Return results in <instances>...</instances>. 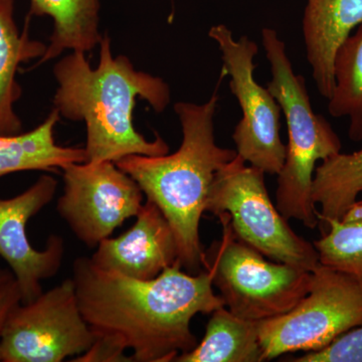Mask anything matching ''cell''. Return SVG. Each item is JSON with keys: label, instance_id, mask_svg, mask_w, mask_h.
<instances>
[{"label": "cell", "instance_id": "obj_1", "mask_svg": "<svg viewBox=\"0 0 362 362\" xmlns=\"http://www.w3.org/2000/svg\"><path fill=\"white\" fill-rule=\"evenodd\" d=\"M78 307L98 339L125 352L132 361L171 362L197 346L190 321L225 306L214 294L211 272L182 271L180 262L151 280L99 268L90 258L74 262Z\"/></svg>", "mask_w": 362, "mask_h": 362}, {"label": "cell", "instance_id": "obj_2", "mask_svg": "<svg viewBox=\"0 0 362 362\" xmlns=\"http://www.w3.org/2000/svg\"><path fill=\"white\" fill-rule=\"evenodd\" d=\"M100 63L92 69L85 52H73L54 66L59 89L54 108L59 115L84 121L88 162H116L129 156H162L168 143L156 133L147 141L133 125L137 98L157 113L170 103V89L161 78L136 71L127 57L114 58L107 35L100 42Z\"/></svg>", "mask_w": 362, "mask_h": 362}, {"label": "cell", "instance_id": "obj_3", "mask_svg": "<svg viewBox=\"0 0 362 362\" xmlns=\"http://www.w3.org/2000/svg\"><path fill=\"white\" fill-rule=\"evenodd\" d=\"M218 103L214 92L204 104L175 105L182 128V142L175 153L129 156L116 162L168 221L177 243L178 261L189 274L206 270L199 223L214 176L238 156L235 150L216 144L214 118Z\"/></svg>", "mask_w": 362, "mask_h": 362}, {"label": "cell", "instance_id": "obj_4", "mask_svg": "<svg viewBox=\"0 0 362 362\" xmlns=\"http://www.w3.org/2000/svg\"><path fill=\"white\" fill-rule=\"evenodd\" d=\"M262 45L271 66L268 89L280 105L287 124L284 165L278 175L276 206L286 220H298L308 228L319 225L312 199L318 161L341 152L339 136L325 117L312 109L306 83L293 69L286 45L274 28L262 30Z\"/></svg>", "mask_w": 362, "mask_h": 362}, {"label": "cell", "instance_id": "obj_5", "mask_svg": "<svg viewBox=\"0 0 362 362\" xmlns=\"http://www.w3.org/2000/svg\"><path fill=\"white\" fill-rule=\"evenodd\" d=\"M223 237L206 252L223 304L240 318L261 321L292 310L311 286L310 271L270 262L261 252L238 239L225 214L218 216Z\"/></svg>", "mask_w": 362, "mask_h": 362}, {"label": "cell", "instance_id": "obj_6", "mask_svg": "<svg viewBox=\"0 0 362 362\" xmlns=\"http://www.w3.org/2000/svg\"><path fill=\"white\" fill-rule=\"evenodd\" d=\"M261 169L237 156L214 176L206 211L225 214L238 239L267 258L313 271L319 255L274 206Z\"/></svg>", "mask_w": 362, "mask_h": 362}, {"label": "cell", "instance_id": "obj_7", "mask_svg": "<svg viewBox=\"0 0 362 362\" xmlns=\"http://www.w3.org/2000/svg\"><path fill=\"white\" fill-rule=\"evenodd\" d=\"M306 295L289 312L258 321L264 361L289 352L318 351L362 325V290L349 276L321 265Z\"/></svg>", "mask_w": 362, "mask_h": 362}, {"label": "cell", "instance_id": "obj_8", "mask_svg": "<svg viewBox=\"0 0 362 362\" xmlns=\"http://www.w3.org/2000/svg\"><path fill=\"white\" fill-rule=\"evenodd\" d=\"M209 37L220 49L221 78L230 77V92L242 110V119L233 133L235 151L250 165L278 175L286 157V145L280 137L282 110L268 88L255 80L258 45L247 35L235 40L225 25L211 26Z\"/></svg>", "mask_w": 362, "mask_h": 362}, {"label": "cell", "instance_id": "obj_9", "mask_svg": "<svg viewBox=\"0 0 362 362\" xmlns=\"http://www.w3.org/2000/svg\"><path fill=\"white\" fill-rule=\"evenodd\" d=\"M96 340L78 307L73 279H66L7 316L0 335V361L61 362L84 354Z\"/></svg>", "mask_w": 362, "mask_h": 362}, {"label": "cell", "instance_id": "obj_10", "mask_svg": "<svg viewBox=\"0 0 362 362\" xmlns=\"http://www.w3.org/2000/svg\"><path fill=\"white\" fill-rule=\"evenodd\" d=\"M62 170L65 187L57 209L90 249L137 216L143 206L141 188L115 162L71 163Z\"/></svg>", "mask_w": 362, "mask_h": 362}, {"label": "cell", "instance_id": "obj_11", "mask_svg": "<svg viewBox=\"0 0 362 362\" xmlns=\"http://www.w3.org/2000/svg\"><path fill=\"white\" fill-rule=\"evenodd\" d=\"M58 181L42 175L23 194L0 199V256L6 259L20 287L21 303H30L42 293V282L58 274L65 243L51 235L44 251H37L26 235V223L47 206L56 194Z\"/></svg>", "mask_w": 362, "mask_h": 362}, {"label": "cell", "instance_id": "obj_12", "mask_svg": "<svg viewBox=\"0 0 362 362\" xmlns=\"http://www.w3.org/2000/svg\"><path fill=\"white\" fill-rule=\"evenodd\" d=\"M90 261L103 270L138 280H151L178 261L173 228L153 202L143 204L134 225L119 237L107 238Z\"/></svg>", "mask_w": 362, "mask_h": 362}, {"label": "cell", "instance_id": "obj_13", "mask_svg": "<svg viewBox=\"0 0 362 362\" xmlns=\"http://www.w3.org/2000/svg\"><path fill=\"white\" fill-rule=\"evenodd\" d=\"M362 23V0H308L303 37L307 61L319 94L329 100L335 87V58L354 28Z\"/></svg>", "mask_w": 362, "mask_h": 362}, {"label": "cell", "instance_id": "obj_14", "mask_svg": "<svg viewBox=\"0 0 362 362\" xmlns=\"http://www.w3.org/2000/svg\"><path fill=\"white\" fill-rule=\"evenodd\" d=\"M59 116L54 108L44 123L30 132L0 135V177L20 171H57L87 161L85 148L57 144L54 127Z\"/></svg>", "mask_w": 362, "mask_h": 362}, {"label": "cell", "instance_id": "obj_15", "mask_svg": "<svg viewBox=\"0 0 362 362\" xmlns=\"http://www.w3.org/2000/svg\"><path fill=\"white\" fill-rule=\"evenodd\" d=\"M13 0H0V135L21 133L23 124L14 112L21 89L16 73L23 63L42 59L47 45L18 30L14 21Z\"/></svg>", "mask_w": 362, "mask_h": 362}, {"label": "cell", "instance_id": "obj_16", "mask_svg": "<svg viewBox=\"0 0 362 362\" xmlns=\"http://www.w3.org/2000/svg\"><path fill=\"white\" fill-rule=\"evenodd\" d=\"M175 362H261L258 321L247 320L225 306L213 312L202 342L181 354Z\"/></svg>", "mask_w": 362, "mask_h": 362}, {"label": "cell", "instance_id": "obj_17", "mask_svg": "<svg viewBox=\"0 0 362 362\" xmlns=\"http://www.w3.org/2000/svg\"><path fill=\"white\" fill-rule=\"evenodd\" d=\"M32 16L54 21L51 44L39 63L57 58L66 49L87 52L101 42L99 0H30Z\"/></svg>", "mask_w": 362, "mask_h": 362}, {"label": "cell", "instance_id": "obj_18", "mask_svg": "<svg viewBox=\"0 0 362 362\" xmlns=\"http://www.w3.org/2000/svg\"><path fill=\"white\" fill-rule=\"evenodd\" d=\"M362 192V148L331 156L316 166L312 199L319 204V225L339 220Z\"/></svg>", "mask_w": 362, "mask_h": 362}, {"label": "cell", "instance_id": "obj_19", "mask_svg": "<svg viewBox=\"0 0 362 362\" xmlns=\"http://www.w3.org/2000/svg\"><path fill=\"white\" fill-rule=\"evenodd\" d=\"M335 87L328 100L334 118L349 119V136L362 141V23L340 47L334 64Z\"/></svg>", "mask_w": 362, "mask_h": 362}, {"label": "cell", "instance_id": "obj_20", "mask_svg": "<svg viewBox=\"0 0 362 362\" xmlns=\"http://www.w3.org/2000/svg\"><path fill=\"white\" fill-rule=\"evenodd\" d=\"M320 228L321 238L313 243L319 263L349 276L362 290V201Z\"/></svg>", "mask_w": 362, "mask_h": 362}, {"label": "cell", "instance_id": "obj_21", "mask_svg": "<svg viewBox=\"0 0 362 362\" xmlns=\"http://www.w3.org/2000/svg\"><path fill=\"white\" fill-rule=\"evenodd\" d=\"M295 362H362V325L347 331L325 349L307 352Z\"/></svg>", "mask_w": 362, "mask_h": 362}, {"label": "cell", "instance_id": "obj_22", "mask_svg": "<svg viewBox=\"0 0 362 362\" xmlns=\"http://www.w3.org/2000/svg\"><path fill=\"white\" fill-rule=\"evenodd\" d=\"M21 303L20 287L16 279L0 287V335L7 316L16 305Z\"/></svg>", "mask_w": 362, "mask_h": 362}, {"label": "cell", "instance_id": "obj_23", "mask_svg": "<svg viewBox=\"0 0 362 362\" xmlns=\"http://www.w3.org/2000/svg\"><path fill=\"white\" fill-rule=\"evenodd\" d=\"M14 276L9 271L0 269V287L13 280Z\"/></svg>", "mask_w": 362, "mask_h": 362}]
</instances>
